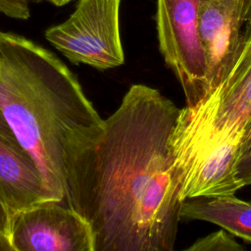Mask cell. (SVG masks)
I'll return each mask as SVG.
<instances>
[{"mask_svg":"<svg viewBox=\"0 0 251 251\" xmlns=\"http://www.w3.org/2000/svg\"><path fill=\"white\" fill-rule=\"evenodd\" d=\"M179 108L132 84L106 120L64 144L65 205L89 225L93 251H173L180 181L172 145Z\"/></svg>","mask_w":251,"mask_h":251,"instance_id":"cell-1","label":"cell"},{"mask_svg":"<svg viewBox=\"0 0 251 251\" xmlns=\"http://www.w3.org/2000/svg\"><path fill=\"white\" fill-rule=\"evenodd\" d=\"M0 110L39 169L46 201L65 204L66 138L102 120L76 76L54 53L0 30Z\"/></svg>","mask_w":251,"mask_h":251,"instance_id":"cell-2","label":"cell"},{"mask_svg":"<svg viewBox=\"0 0 251 251\" xmlns=\"http://www.w3.org/2000/svg\"><path fill=\"white\" fill-rule=\"evenodd\" d=\"M121 0H78L62 24L46 29L45 38L72 63L98 70L125 62L120 32Z\"/></svg>","mask_w":251,"mask_h":251,"instance_id":"cell-3","label":"cell"},{"mask_svg":"<svg viewBox=\"0 0 251 251\" xmlns=\"http://www.w3.org/2000/svg\"><path fill=\"white\" fill-rule=\"evenodd\" d=\"M204 0H157L159 49L176 75L187 107L198 105L209 91L207 61L199 31Z\"/></svg>","mask_w":251,"mask_h":251,"instance_id":"cell-4","label":"cell"},{"mask_svg":"<svg viewBox=\"0 0 251 251\" xmlns=\"http://www.w3.org/2000/svg\"><path fill=\"white\" fill-rule=\"evenodd\" d=\"M14 251H93L89 225L75 210L43 201L11 215Z\"/></svg>","mask_w":251,"mask_h":251,"instance_id":"cell-5","label":"cell"},{"mask_svg":"<svg viewBox=\"0 0 251 251\" xmlns=\"http://www.w3.org/2000/svg\"><path fill=\"white\" fill-rule=\"evenodd\" d=\"M246 3L247 0H204L202 3L199 31L206 55L209 90L221 77L237 46Z\"/></svg>","mask_w":251,"mask_h":251,"instance_id":"cell-6","label":"cell"},{"mask_svg":"<svg viewBox=\"0 0 251 251\" xmlns=\"http://www.w3.org/2000/svg\"><path fill=\"white\" fill-rule=\"evenodd\" d=\"M241 143L224 142L204 154L181 177V200L234 195L244 185L237 174Z\"/></svg>","mask_w":251,"mask_h":251,"instance_id":"cell-7","label":"cell"},{"mask_svg":"<svg viewBox=\"0 0 251 251\" xmlns=\"http://www.w3.org/2000/svg\"><path fill=\"white\" fill-rule=\"evenodd\" d=\"M0 199L10 216L46 201L40 171L15 136L0 135Z\"/></svg>","mask_w":251,"mask_h":251,"instance_id":"cell-8","label":"cell"},{"mask_svg":"<svg viewBox=\"0 0 251 251\" xmlns=\"http://www.w3.org/2000/svg\"><path fill=\"white\" fill-rule=\"evenodd\" d=\"M180 219L214 224L251 243V199L243 200L235 194L187 199L182 201Z\"/></svg>","mask_w":251,"mask_h":251,"instance_id":"cell-9","label":"cell"},{"mask_svg":"<svg viewBox=\"0 0 251 251\" xmlns=\"http://www.w3.org/2000/svg\"><path fill=\"white\" fill-rule=\"evenodd\" d=\"M186 251H243L245 247L236 240V236L225 228L211 232L196 239Z\"/></svg>","mask_w":251,"mask_h":251,"instance_id":"cell-10","label":"cell"},{"mask_svg":"<svg viewBox=\"0 0 251 251\" xmlns=\"http://www.w3.org/2000/svg\"><path fill=\"white\" fill-rule=\"evenodd\" d=\"M0 12L10 18L25 20L29 17L28 0H0Z\"/></svg>","mask_w":251,"mask_h":251,"instance_id":"cell-11","label":"cell"},{"mask_svg":"<svg viewBox=\"0 0 251 251\" xmlns=\"http://www.w3.org/2000/svg\"><path fill=\"white\" fill-rule=\"evenodd\" d=\"M237 174L244 187L251 185V148L240 155L237 162Z\"/></svg>","mask_w":251,"mask_h":251,"instance_id":"cell-12","label":"cell"},{"mask_svg":"<svg viewBox=\"0 0 251 251\" xmlns=\"http://www.w3.org/2000/svg\"><path fill=\"white\" fill-rule=\"evenodd\" d=\"M10 213L3 201L0 199V230L8 235L10 230Z\"/></svg>","mask_w":251,"mask_h":251,"instance_id":"cell-13","label":"cell"},{"mask_svg":"<svg viewBox=\"0 0 251 251\" xmlns=\"http://www.w3.org/2000/svg\"><path fill=\"white\" fill-rule=\"evenodd\" d=\"M0 251H14L9 235L1 230H0Z\"/></svg>","mask_w":251,"mask_h":251,"instance_id":"cell-14","label":"cell"},{"mask_svg":"<svg viewBox=\"0 0 251 251\" xmlns=\"http://www.w3.org/2000/svg\"><path fill=\"white\" fill-rule=\"evenodd\" d=\"M0 135L6 136V137H14L15 136L13 131H12V129L8 126L6 120L4 119L1 110H0Z\"/></svg>","mask_w":251,"mask_h":251,"instance_id":"cell-15","label":"cell"},{"mask_svg":"<svg viewBox=\"0 0 251 251\" xmlns=\"http://www.w3.org/2000/svg\"><path fill=\"white\" fill-rule=\"evenodd\" d=\"M251 148V121L247 126L245 134L241 143V154Z\"/></svg>","mask_w":251,"mask_h":251,"instance_id":"cell-16","label":"cell"},{"mask_svg":"<svg viewBox=\"0 0 251 251\" xmlns=\"http://www.w3.org/2000/svg\"><path fill=\"white\" fill-rule=\"evenodd\" d=\"M48 1H50L51 3H53L56 6H64L73 0H48Z\"/></svg>","mask_w":251,"mask_h":251,"instance_id":"cell-17","label":"cell"}]
</instances>
